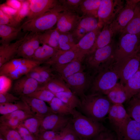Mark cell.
<instances>
[{
    "label": "cell",
    "mask_w": 140,
    "mask_h": 140,
    "mask_svg": "<svg viewBox=\"0 0 140 140\" xmlns=\"http://www.w3.org/2000/svg\"><path fill=\"white\" fill-rule=\"evenodd\" d=\"M40 43L39 33L28 34L20 46L16 57L31 59Z\"/></svg>",
    "instance_id": "9a60e30c"
},
{
    "label": "cell",
    "mask_w": 140,
    "mask_h": 140,
    "mask_svg": "<svg viewBox=\"0 0 140 140\" xmlns=\"http://www.w3.org/2000/svg\"><path fill=\"white\" fill-rule=\"evenodd\" d=\"M59 50L67 51L72 50L74 46L69 41L66 33H60L59 41Z\"/></svg>",
    "instance_id": "ee69618b"
},
{
    "label": "cell",
    "mask_w": 140,
    "mask_h": 140,
    "mask_svg": "<svg viewBox=\"0 0 140 140\" xmlns=\"http://www.w3.org/2000/svg\"><path fill=\"white\" fill-rule=\"evenodd\" d=\"M140 51L139 36L130 33L122 34L114 50L115 61L136 54Z\"/></svg>",
    "instance_id": "52a82bcc"
},
{
    "label": "cell",
    "mask_w": 140,
    "mask_h": 140,
    "mask_svg": "<svg viewBox=\"0 0 140 140\" xmlns=\"http://www.w3.org/2000/svg\"><path fill=\"white\" fill-rule=\"evenodd\" d=\"M35 115L33 114L21 110H17L6 115H2L0 120L9 118L17 119L22 122L26 119Z\"/></svg>",
    "instance_id": "60d3db41"
},
{
    "label": "cell",
    "mask_w": 140,
    "mask_h": 140,
    "mask_svg": "<svg viewBox=\"0 0 140 140\" xmlns=\"http://www.w3.org/2000/svg\"><path fill=\"white\" fill-rule=\"evenodd\" d=\"M139 68H140V66H139Z\"/></svg>",
    "instance_id": "94428289"
},
{
    "label": "cell",
    "mask_w": 140,
    "mask_h": 140,
    "mask_svg": "<svg viewBox=\"0 0 140 140\" xmlns=\"http://www.w3.org/2000/svg\"><path fill=\"white\" fill-rule=\"evenodd\" d=\"M58 50L47 45L43 44L36 50L31 59L43 64L52 57Z\"/></svg>",
    "instance_id": "1f68e13d"
},
{
    "label": "cell",
    "mask_w": 140,
    "mask_h": 140,
    "mask_svg": "<svg viewBox=\"0 0 140 140\" xmlns=\"http://www.w3.org/2000/svg\"><path fill=\"white\" fill-rule=\"evenodd\" d=\"M0 133L6 140H24L16 129L7 126L0 125Z\"/></svg>",
    "instance_id": "ab89813d"
},
{
    "label": "cell",
    "mask_w": 140,
    "mask_h": 140,
    "mask_svg": "<svg viewBox=\"0 0 140 140\" xmlns=\"http://www.w3.org/2000/svg\"><path fill=\"white\" fill-rule=\"evenodd\" d=\"M134 96L138 99H140V90L137 94Z\"/></svg>",
    "instance_id": "6f0895ef"
},
{
    "label": "cell",
    "mask_w": 140,
    "mask_h": 140,
    "mask_svg": "<svg viewBox=\"0 0 140 140\" xmlns=\"http://www.w3.org/2000/svg\"><path fill=\"white\" fill-rule=\"evenodd\" d=\"M69 124L80 140H90L106 130L100 122L82 114L75 109H73Z\"/></svg>",
    "instance_id": "7a4b0ae2"
},
{
    "label": "cell",
    "mask_w": 140,
    "mask_h": 140,
    "mask_svg": "<svg viewBox=\"0 0 140 140\" xmlns=\"http://www.w3.org/2000/svg\"><path fill=\"white\" fill-rule=\"evenodd\" d=\"M84 57L78 58L66 64L51 67L53 71L63 80L76 73L85 70L83 64Z\"/></svg>",
    "instance_id": "2e32d148"
},
{
    "label": "cell",
    "mask_w": 140,
    "mask_h": 140,
    "mask_svg": "<svg viewBox=\"0 0 140 140\" xmlns=\"http://www.w3.org/2000/svg\"><path fill=\"white\" fill-rule=\"evenodd\" d=\"M128 101L140 90V68L127 81L124 85Z\"/></svg>",
    "instance_id": "4dcf8cb0"
},
{
    "label": "cell",
    "mask_w": 140,
    "mask_h": 140,
    "mask_svg": "<svg viewBox=\"0 0 140 140\" xmlns=\"http://www.w3.org/2000/svg\"><path fill=\"white\" fill-rule=\"evenodd\" d=\"M16 129L24 140H38L37 137L28 130L22 123Z\"/></svg>",
    "instance_id": "bcb514c9"
},
{
    "label": "cell",
    "mask_w": 140,
    "mask_h": 140,
    "mask_svg": "<svg viewBox=\"0 0 140 140\" xmlns=\"http://www.w3.org/2000/svg\"><path fill=\"white\" fill-rule=\"evenodd\" d=\"M55 113L50 114L42 120L40 131L46 130L59 132L68 125L71 117Z\"/></svg>",
    "instance_id": "4fadbf2b"
},
{
    "label": "cell",
    "mask_w": 140,
    "mask_h": 140,
    "mask_svg": "<svg viewBox=\"0 0 140 140\" xmlns=\"http://www.w3.org/2000/svg\"><path fill=\"white\" fill-rule=\"evenodd\" d=\"M140 35V2L135 9L134 15L124 29L120 33Z\"/></svg>",
    "instance_id": "d6a6232c"
},
{
    "label": "cell",
    "mask_w": 140,
    "mask_h": 140,
    "mask_svg": "<svg viewBox=\"0 0 140 140\" xmlns=\"http://www.w3.org/2000/svg\"><path fill=\"white\" fill-rule=\"evenodd\" d=\"M41 89L48 90L54 94L62 92H71L65 81L56 75L45 84L39 86L37 90Z\"/></svg>",
    "instance_id": "d4e9b609"
},
{
    "label": "cell",
    "mask_w": 140,
    "mask_h": 140,
    "mask_svg": "<svg viewBox=\"0 0 140 140\" xmlns=\"http://www.w3.org/2000/svg\"><path fill=\"white\" fill-rule=\"evenodd\" d=\"M85 56L80 52L73 50L67 51L59 50L52 57L43 64L51 66H57L68 63Z\"/></svg>",
    "instance_id": "d6986e66"
},
{
    "label": "cell",
    "mask_w": 140,
    "mask_h": 140,
    "mask_svg": "<svg viewBox=\"0 0 140 140\" xmlns=\"http://www.w3.org/2000/svg\"><path fill=\"white\" fill-rule=\"evenodd\" d=\"M83 0H59L64 10L79 13V7Z\"/></svg>",
    "instance_id": "b9f144b4"
},
{
    "label": "cell",
    "mask_w": 140,
    "mask_h": 140,
    "mask_svg": "<svg viewBox=\"0 0 140 140\" xmlns=\"http://www.w3.org/2000/svg\"><path fill=\"white\" fill-rule=\"evenodd\" d=\"M124 6L121 0H101L97 13L99 27L110 24Z\"/></svg>",
    "instance_id": "9c48e42d"
},
{
    "label": "cell",
    "mask_w": 140,
    "mask_h": 140,
    "mask_svg": "<svg viewBox=\"0 0 140 140\" xmlns=\"http://www.w3.org/2000/svg\"><path fill=\"white\" fill-rule=\"evenodd\" d=\"M0 125L7 126L15 129H16L22 122L17 119L13 118L0 120Z\"/></svg>",
    "instance_id": "f907efd6"
},
{
    "label": "cell",
    "mask_w": 140,
    "mask_h": 140,
    "mask_svg": "<svg viewBox=\"0 0 140 140\" xmlns=\"http://www.w3.org/2000/svg\"><path fill=\"white\" fill-rule=\"evenodd\" d=\"M99 27L98 18L92 16L83 17L73 32L79 39L88 33Z\"/></svg>",
    "instance_id": "603a6c76"
},
{
    "label": "cell",
    "mask_w": 140,
    "mask_h": 140,
    "mask_svg": "<svg viewBox=\"0 0 140 140\" xmlns=\"http://www.w3.org/2000/svg\"><path fill=\"white\" fill-rule=\"evenodd\" d=\"M113 104H122L127 101L124 85L117 83L106 95Z\"/></svg>",
    "instance_id": "f546056e"
},
{
    "label": "cell",
    "mask_w": 140,
    "mask_h": 140,
    "mask_svg": "<svg viewBox=\"0 0 140 140\" xmlns=\"http://www.w3.org/2000/svg\"><path fill=\"white\" fill-rule=\"evenodd\" d=\"M114 35L110 24L104 26L98 35L94 46L89 53L109 44L113 41L112 38Z\"/></svg>",
    "instance_id": "cb8c5ba5"
},
{
    "label": "cell",
    "mask_w": 140,
    "mask_h": 140,
    "mask_svg": "<svg viewBox=\"0 0 140 140\" xmlns=\"http://www.w3.org/2000/svg\"><path fill=\"white\" fill-rule=\"evenodd\" d=\"M43 118L34 115L26 119L22 123L28 130L37 137L40 132Z\"/></svg>",
    "instance_id": "74e56055"
},
{
    "label": "cell",
    "mask_w": 140,
    "mask_h": 140,
    "mask_svg": "<svg viewBox=\"0 0 140 140\" xmlns=\"http://www.w3.org/2000/svg\"><path fill=\"white\" fill-rule=\"evenodd\" d=\"M20 97L28 104L32 112L37 116L43 118L50 114L54 113L44 101L26 95Z\"/></svg>",
    "instance_id": "7402d4cb"
},
{
    "label": "cell",
    "mask_w": 140,
    "mask_h": 140,
    "mask_svg": "<svg viewBox=\"0 0 140 140\" xmlns=\"http://www.w3.org/2000/svg\"><path fill=\"white\" fill-rule=\"evenodd\" d=\"M20 26L15 27L0 25V43L1 44H8L15 39L22 30Z\"/></svg>",
    "instance_id": "484cf974"
},
{
    "label": "cell",
    "mask_w": 140,
    "mask_h": 140,
    "mask_svg": "<svg viewBox=\"0 0 140 140\" xmlns=\"http://www.w3.org/2000/svg\"><path fill=\"white\" fill-rule=\"evenodd\" d=\"M53 112L62 115L71 114L73 109L69 107L60 100L56 97L48 103Z\"/></svg>",
    "instance_id": "d590c367"
},
{
    "label": "cell",
    "mask_w": 140,
    "mask_h": 140,
    "mask_svg": "<svg viewBox=\"0 0 140 140\" xmlns=\"http://www.w3.org/2000/svg\"><path fill=\"white\" fill-rule=\"evenodd\" d=\"M68 125V124L56 136L47 140H62L68 131L69 127Z\"/></svg>",
    "instance_id": "9f6ffc18"
},
{
    "label": "cell",
    "mask_w": 140,
    "mask_h": 140,
    "mask_svg": "<svg viewBox=\"0 0 140 140\" xmlns=\"http://www.w3.org/2000/svg\"><path fill=\"white\" fill-rule=\"evenodd\" d=\"M18 110H23L33 114L28 104L21 99L13 103H0V114L2 115Z\"/></svg>",
    "instance_id": "836d02e7"
},
{
    "label": "cell",
    "mask_w": 140,
    "mask_h": 140,
    "mask_svg": "<svg viewBox=\"0 0 140 140\" xmlns=\"http://www.w3.org/2000/svg\"><path fill=\"white\" fill-rule=\"evenodd\" d=\"M60 33L57 29H51L43 32L39 33L41 43L47 45L55 48L59 50V41Z\"/></svg>",
    "instance_id": "4316f807"
},
{
    "label": "cell",
    "mask_w": 140,
    "mask_h": 140,
    "mask_svg": "<svg viewBox=\"0 0 140 140\" xmlns=\"http://www.w3.org/2000/svg\"><path fill=\"white\" fill-rule=\"evenodd\" d=\"M19 24L13 17L5 14L0 10V25L18 27Z\"/></svg>",
    "instance_id": "f6af8a7d"
},
{
    "label": "cell",
    "mask_w": 140,
    "mask_h": 140,
    "mask_svg": "<svg viewBox=\"0 0 140 140\" xmlns=\"http://www.w3.org/2000/svg\"><path fill=\"white\" fill-rule=\"evenodd\" d=\"M114 63L94 75L90 87L91 93L106 95L118 83L119 78L114 68Z\"/></svg>",
    "instance_id": "5b68a950"
},
{
    "label": "cell",
    "mask_w": 140,
    "mask_h": 140,
    "mask_svg": "<svg viewBox=\"0 0 140 140\" xmlns=\"http://www.w3.org/2000/svg\"><path fill=\"white\" fill-rule=\"evenodd\" d=\"M12 81L5 76L0 75V93L8 92L12 87Z\"/></svg>",
    "instance_id": "c3c4849f"
},
{
    "label": "cell",
    "mask_w": 140,
    "mask_h": 140,
    "mask_svg": "<svg viewBox=\"0 0 140 140\" xmlns=\"http://www.w3.org/2000/svg\"><path fill=\"white\" fill-rule=\"evenodd\" d=\"M20 100L19 97L8 92L0 93V103H13Z\"/></svg>",
    "instance_id": "7dc6e473"
},
{
    "label": "cell",
    "mask_w": 140,
    "mask_h": 140,
    "mask_svg": "<svg viewBox=\"0 0 140 140\" xmlns=\"http://www.w3.org/2000/svg\"><path fill=\"white\" fill-rule=\"evenodd\" d=\"M34 98L49 103L55 97L54 94L45 89H38L30 94L26 95Z\"/></svg>",
    "instance_id": "f35d334b"
},
{
    "label": "cell",
    "mask_w": 140,
    "mask_h": 140,
    "mask_svg": "<svg viewBox=\"0 0 140 140\" xmlns=\"http://www.w3.org/2000/svg\"><path fill=\"white\" fill-rule=\"evenodd\" d=\"M102 28L99 27L87 33L79 41L72 50L77 51L85 56L92 49Z\"/></svg>",
    "instance_id": "44dd1931"
},
{
    "label": "cell",
    "mask_w": 140,
    "mask_h": 140,
    "mask_svg": "<svg viewBox=\"0 0 140 140\" xmlns=\"http://www.w3.org/2000/svg\"><path fill=\"white\" fill-rule=\"evenodd\" d=\"M139 0H126L123 7L110 24L114 34L121 33L125 27L132 18Z\"/></svg>",
    "instance_id": "7c38bea8"
},
{
    "label": "cell",
    "mask_w": 140,
    "mask_h": 140,
    "mask_svg": "<svg viewBox=\"0 0 140 140\" xmlns=\"http://www.w3.org/2000/svg\"><path fill=\"white\" fill-rule=\"evenodd\" d=\"M117 136L107 130L103 131L93 138V140H116Z\"/></svg>",
    "instance_id": "681fc988"
},
{
    "label": "cell",
    "mask_w": 140,
    "mask_h": 140,
    "mask_svg": "<svg viewBox=\"0 0 140 140\" xmlns=\"http://www.w3.org/2000/svg\"><path fill=\"white\" fill-rule=\"evenodd\" d=\"M85 71L76 73L63 80L71 92L80 98L85 94L87 89L90 87L94 76Z\"/></svg>",
    "instance_id": "30bf717a"
},
{
    "label": "cell",
    "mask_w": 140,
    "mask_h": 140,
    "mask_svg": "<svg viewBox=\"0 0 140 140\" xmlns=\"http://www.w3.org/2000/svg\"><path fill=\"white\" fill-rule=\"evenodd\" d=\"M0 140H6L4 137L0 133Z\"/></svg>",
    "instance_id": "680465c9"
},
{
    "label": "cell",
    "mask_w": 140,
    "mask_h": 140,
    "mask_svg": "<svg viewBox=\"0 0 140 140\" xmlns=\"http://www.w3.org/2000/svg\"><path fill=\"white\" fill-rule=\"evenodd\" d=\"M126 110L131 118L140 123V99L133 97L128 101Z\"/></svg>",
    "instance_id": "8d00e7d4"
},
{
    "label": "cell",
    "mask_w": 140,
    "mask_h": 140,
    "mask_svg": "<svg viewBox=\"0 0 140 140\" xmlns=\"http://www.w3.org/2000/svg\"><path fill=\"white\" fill-rule=\"evenodd\" d=\"M79 108L85 115L100 122L108 114L113 104L106 96L97 93L85 94L80 97Z\"/></svg>",
    "instance_id": "6da1fadb"
},
{
    "label": "cell",
    "mask_w": 140,
    "mask_h": 140,
    "mask_svg": "<svg viewBox=\"0 0 140 140\" xmlns=\"http://www.w3.org/2000/svg\"><path fill=\"white\" fill-rule=\"evenodd\" d=\"M116 140H122L119 137H117V139Z\"/></svg>",
    "instance_id": "91938a15"
},
{
    "label": "cell",
    "mask_w": 140,
    "mask_h": 140,
    "mask_svg": "<svg viewBox=\"0 0 140 140\" xmlns=\"http://www.w3.org/2000/svg\"><path fill=\"white\" fill-rule=\"evenodd\" d=\"M59 98L72 109L79 108L81 101L80 99L71 92H62L54 94Z\"/></svg>",
    "instance_id": "e575fe53"
},
{
    "label": "cell",
    "mask_w": 140,
    "mask_h": 140,
    "mask_svg": "<svg viewBox=\"0 0 140 140\" xmlns=\"http://www.w3.org/2000/svg\"><path fill=\"white\" fill-rule=\"evenodd\" d=\"M108 115L109 122L117 136L120 137L131 118L122 104H113Z\"/></svg>",
    "instance_id": "8fae6325"
},
{
    "label": "cell",
    "mask_w": 140,
    "mask_h": 140,
    "mask_svg": "<svg viewBox=\"0 0 140 140\" xmlns=\"http://www.w3.org/2000/svg\"><path fill=\"white\" fill-rule=\"evenodd\" d=\"M29 11V3L28 0H24L22 7L18 10L14 17L16 21L20 24L25 18L27 17Z\"/></svg>",
    "instance_id": "7bdbcfd3"
},
{
    "label": "cell",
    "mask_w": 140,
    "mask_h": 140,
    "mask_svg": "<svg viewBox=\"0 0 140 140\" xmlns=\"http://www.w3.org/2000/svg\"><path fill=\"white\" fill-rule=\"evenodd\" d=\"M118 137L122 140H140V123L131 118L124 131Z\"/></svg>",
    "instance_id": "f1b7e54d"
},
{
    "label": "cell",
    "mask_w": 140,
    "mask_h": 140,
    "mask_svg": "<svg viewBox=\"0 0 140 140\" xmlns=\"http://www.w3.org/2000/svg\"><path fill=\"white\" fill-rule=\"evenodd\" d=\"M64 10L59 4L45 13L27 20L20 26L25 31L37 33L43 32L52 29L56 24L60 13Z\"/></svg>",
    "instance_id": "277c9868"
},
{
    "label": "cell",
    "mask_w": 140,
    "mask_h": 140,
    "mask_svg": "<svg viewBox=\"0 0 140 140\" xmlns=\"http://www.w3.org/2000/svg\"><path fill=\"white\" fill-rule=\"evenodd\" d=\"M0 10L5 14L13 17L16 15L18 11V10L8 5L5 3L0 4Z\"/></svg>",
    "instance_id": "f5cc1de1"
},
{
    "label": "cell",
    "mask_w": 140,
    "mask_h": 140,
    "mask_svg": "<svg viewBox=\"0 0 140 140\" xmlns=\"http://www.w3.org/2000/svg\"><path fill=\"white\" fill-rule=\"evenodd\" d=\"M82 17L76 12L64 10L59 16L56 28L60 33L72 32Z\"/></svg>",
    "instance_id": "5bb4252c"
},
{
    "label": "cell",
    "mask_w": 140,
    "mask_h": 140,
    "mask_svg": "<svg viewBox=\"0 0 140 140\" xmlns=\"http://www.w3.org/2000/svg\"><path fill=\"white\" fill-rule=\"evenodd\" d=\"M115 46L112 41L107 45L86 54L83 61L86 71L94 75L113 64L115 62L114 55Z\"/></svg>",
    "instance_id": "3957f363"
},
{
    "label": "cell",
    "mask_w": 140,
    "mask_h": 140,
    "mask_svg": "<svg viewBox=\"0 0 140 140\" xmlns=\"http://www.w3.org/2000/svg\"><path fill=\"white\" fill-rule=\"evenodd\" d=\"M60 132H57L50 130L40 131L37 136V138L38 140H48L54 137Z\"/></svg>",
    "instance_id": "816d5d0a"
},
{
    "label": "cell",
    "mask_w": 140,
    "mask_h": 140,
    "mask_svg": "<svg viewBox=\"0 0 140 140\" xmlns=\"http://www.w3.org/2000/svg\"><path fill=\"white\" fill-rule=\"evenodd\" d=\"M68 131L62 140H80L72 129L69 122Z\"/></svg>",
    "instance_id": "11a10c76"
},
{
    "label": "cell",
    "mask_w": 140,
    "mask_h": 140,
    "mask_svg": "<svg viewBox=\"0 0 140 140\" xmlns=\"http://www.w3.org/2000/svg\"><path fill=\"white\" fill-rule=\"evenodd\" d=\"M28 33L15 42L8 44H1L0 46V67L11 60L15 58L19 47L26 38Z\"/></svg>",
    "instance_id": "ffe728a7"
},
{
    "label": "cell",
    "mask_w": 140,
    "mask_h": 140,
    "mask_svg": "<svg viewBox=\"0 0 140 140\" xmlns=\"http://www.w3.org/2000/svg\"><path fill=\"white\" fill-rule=\"evenodd\" d=\"M101 0H83L80 5L79 13L83 17L92 16L98 18L97 13Z\"/></svg>",
    "instance_id": "83f0119b"
},
{
    "label": "cell",
    "mask_w": 140,
    "mask_h": 140,
    "mask_svg": "<svg viewBox=\"0 0 140 140\" xmlns=\"http://www.w3.org/2000/svg\"><path fill=\"white\" fill-rule=\"evenodd\" d=\"M39 86L37 81L25 75L15 80L12 87V91L20 97L33 92Z\"/></svg>",
    "instance_id": "e0dca14e"
},
{
    "label": "cell",
    "mask_w": 140,
    "mask_h": 140,
    "mask_svg": "<svg viewBox=\"0 0 140 140\" xmlns=\"http://www.w3.org/2000/svg\"><path fill=\"white\" fill-rule=\"evenodd\" d=\"M43 64L31 59L14 58L0 67V75H5L12 80H15L26 75L34 67Z\"/></svg>",
    "instance_id": "8992f818"
},
{
    "label": "cell",
    "mask_w": 140,
    "mask_h": 140,
    "mask_svg": "<svg viewBox=\"0 0 140 140\" xmlns=\"http://www.w3.org/2000/svg\"><path fill=\"white\" fill-rule=\"evenodd\" d=\"M30 11L27 20L36 17L53 8L59 4L57 0H28Z\"/></svg>",
    "instance_id": "ac0fdd59"
},
{
    "label": "cell",
    "mask_w": 140,
    "mask_h": 140,
    "mask_svg": "<svg viewBox=\"0 0 140 140\" xmlns=\"http://www.w3.org/2000/svg\"><path fill=\"white\" fill-rule=\"evenodd\" d=\"M24 0H7L5 3L12 8L18 10L22 7Z\"/></svg>",
    "instance_id": "db71d44e"
},
{
    "label": "cell",
    "mask_w": 140,
    "mask_h": 140,
    "mask_svg": "<svg viewBox=\"0 0 140 140\" xmlns=\"http://www.w3.org/2000/svg\"><path fill=\"white\" fill-rule=\"evenodd\" d=\"M140 65V51L136 54L115 62L114 68L119 77L120 83L124 85L138 70Z\"/></svg>",
    "instance_id": "ba28073f"
}]
</instances>
